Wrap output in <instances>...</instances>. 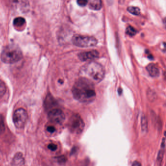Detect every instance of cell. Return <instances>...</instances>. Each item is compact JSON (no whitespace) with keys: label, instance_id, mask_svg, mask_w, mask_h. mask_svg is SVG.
Instances as JSON below:
<instances>
[{"label":"cell","instance_id":"1","mask_svg":"<svg viewBox=\"0 0 166 166\" xmlns=\"http://www.w3.org/2000/svg\"><path fill=\"white\" fill-rule=\"evenodd\" d=\"M72 94L76 100L82 103H90L96 98L94 83L90 80L81 77L75 82Z\"/></svg>","mask_w":166,"mask_h":166},{"label":"cell","instance_id":"2","mask_svg":"<svg viewBox=\"0 0 166 166\" xmlns=\"http://www.w3.org/2000/svg\"><path fill=\"white\" fill-rule=\"evenodd\" d=\"M81 77L90 80L94 83H98L104 77V70L98 63L91 62L84 65L80 70Z\"/></svg>","mask_w":166,"mask_h":166},{"label":"cell","instance_id":"3","mask_svg":"<svg viewBox=\"0 0 166 166\" xmlns=\"http://www.w3.org/2000/svg\"><path fill=\"white\" fill-rule=\"evenodd\" d=\"M22 58V51L16 45H8L2 50L1 54V61L7 64H12L20 61Z\"/></svg>","mask_w":166,"mask_h":166},{"label":"cell","instance_id":"4","mask_svg":"<svg viewBox=\"0 0 166 166\" xmlns=\"http://www.w3.org/2000/svg\"><path fill=\"white\" fill-rule=\"evenodd\" d=\"M74 45L80 47H90L97 45L98 41L96 38L91 36L75 35L72 38Z\"/></svg>","mask_w":166,"mask_h":166},{"label":"cell","instance_id":"5","mask_svg":"<svg viewBox=\"0 0 166 166\" xmlns=\"http://www.w3.org/2000/svg\"><path fill=\"white\" fill-rule=\"evenodd\" d=\"M68 125L71 132L76 134L81 133L85 127V124L81 116L77 114H75L71 117Z\"/></svg>","mask_w":166,"mask_h":166},{"label":"cell","instance_id":"6","mask_svg":"<svg viewBox=\"0 0 166 166\" xmlns=\"http://www.w3.org/2000/svg\"><path fill=\"white\" fill-rule=\"evenodd\" d=\"M28 118V113L24 109H18L13 114L14 124L17 128H22L25 125Z\"/></svg>","mask_w":166,"mask_h":166},{"label":"cell","instance_id":"7","mask_svg":"<svg viewBox=\"0 0 166 166\" xmlns=\"http://www.w3.org/2000/svg\"><path fill=\"white\" fill-rule=\"evenodd\" d=\"M48 118L51 122L58 124L63 123L66 119L64 112L59 109H55L50 111L48 114Z\"/></svg>","mask_w":166,"mask_h":166},{"label":"cell","instance_id":"8","mask_svg":"<svg viewBox=\"0 0 166 166\" xmlns=\"http://www.w3.org/2000/svg\"><path fill=\"white\" fill-rule=\"evenodd\" d=\"M12 7L20 12L25 13L29 9L28 0H10Z\"/></svg>","mask_w":166,"mask_h":166},{"label":"cell","instance_id":"9","mask_svg":"<svg viewBox=\"0 0 166 166\" xmlns=\"http://www.w3.org/2000/svg\"><path fill=\"white\" fill-rule=\"evenodd\" d=\"M98 56L99 53L96 50L80 53L78 55L79 59L83 62L93 60L98 58Z\"/></svg>","mask_w":166,"mask_h":166},{"label":"cell","instance_id":"10","mask_svg":"<svg viewBox=\"0 0 166 166\" xmlns=\"http://www.w3.org/2000/svg\"><path fill=\"white\" fill-rule=\"evenodd\" d=\"M146 69L150 75L152 77H157L159 76V70L155 64L153 63L149 64L147 66Z\"/></svg>","mask_w":166,"mask_h":166},{"label":"cell","instance_id":"11","mask_svg":"<svg viewBox=\"0 0 166 166\" xmlns=\"http://www.w3.org/2000/svg\"><path fill=\"white\" fill-rule=\"evenodd\" d=\"M87 5L90 9L98 10L102 7L101 0H87Z\"/></svg>","mask_w":166,"mask_h":166},{"label":"cell","instance_id":"12","mask_svg":"<svg viewBox=\"0 0 166 166\" xmlns=\"http://www.w3.org/2000/svg\"><path fill=\"white\" fill-rule=\"evenodd\" d=\"M25 24V19L22 17H17L13 21V25L16 28H22Z\"/></svg>","mask_w":166,"mask_h":166},{"label":"cell","instance_id":"13","mask_svg":"<svg viewBox=\"0 0 166 166\" xmlns=\"http://www.w3.org/2000/svg\"><path fill=\"white\" fill-rule=\"evenodd\" d=\"M164 148H165V138L163 139L162 146H161V149L159 150V153H158L157 159V163H158V165H161V163H162V160L163 158L164 154Z\"/></svg>","mask_w":166,"mask_h":166},{"label":"cell","instance_id":"14","mask_svg":"<svg viewBox=\"0 0 166 166\" xmlns=\"http://www.w3.org/2000/svg\"><path fill=\"white\" fill-rule=\"evenodd\" d=\"M13 165H24V159L22 157V154L19 153L16 154L13 161Z\"/></svg>","mask_w":166,"mask_h":166},{"label":"cell","instance_id":"15","mask_svg":"<svg viewBox=\"0 0 166 166\" xmlns=\"http://www.w3.org/2000/svg\"><path fill=\"white\" fill-rule=\"evenodd\" d=\"M141 125L142 132L146 133L148 131V121L145 115H142L141 117Z\"/></svg>","mask_w":166,"mask_h":166},{"label":"cell","instance_id":"16","mask_svg":"<svg viewBox=\"0 0 166 166\" xmlns=\"http://www.w3.org/2000/svg\"><path fill=\"white\" fill-rule=\"evenodd\" d=\"M127 10L130 13L134 15H138L140 13V10L137 7H130L127 8Z\"/></svg>","mask_w":166,"mask_h":166},{"label":"cell","instance_id":"17","mask_svg":"<svg viewBox=\"0 0 166 166\" xmlns=\"http://www.w3.org/2000/svg\"><path fill=\"white\" fill-rule=\"evenodd\" d=\"M7 91L6 85L2 80H0V98L3 97Z\"/></svg>","mask_w":166,"mask_h":166},{"label":"cell","instance_id":"18","mask_svg":"<svg viewBox=\"0 0 166 166\" xmlns=\"http://www.w3.org/2000/svg\"><path fill=\"white\" fill-rule=\"evenodd\" d=\"M147 97L150 101H154L157 98L156 93L152 90H149L147 92Z\"/></svg>","mask_w":166,"mask_h":166},{"label":"cell","instance_id":"19","mask_svg":"<svg viewBox=\"0 0 166 166\" xmlns=\"http://www.w3.org/2000/svg\"><path fill=\"white\" fill-rule=\"evenodd\" d=\"M5 127L4 119L2 115H0V135L4 133L5 131Z\"/></svg>","mask_w":166,"mask_h":166},{"label":"cell","instance_id":"20","mask_svg":"<svg viewBox=\"0 0 166 166\" xmlns=\"http://www.w3.org/2000/svg\"><path fill=\"white\" fill-rule=\"evenodd\" d=\"M126 33L130 36H133L136 34V31L134 28L130 26H128L126 29Z\"/></svg>","mask_w":166,"mask_h":166},{"label":"cell","instance_id":"21","mask_svg":"<svg viewBox=\"0 0 166 166\" xmlns=\"http://www.w3.org/2000/svg\"><path fill=\"white\" fill-rule=\"evenodd\" d=\"M77 4L80 7H85L88 4L87 0H77Z\"/></svg>","mask_w":166,"mask_h":166},{"label":"cell","instance_id":"22","mask_svg":"<svg viewBox=\"0 0 166 166\" xmlns=\"http://www.w3.org/2000/svg\"><path fill=\"white\" fill-rule=\"evenodd\" d=\"M48 149L50 150L51 151H55L57 149V146L54 143H50L48 145Z\"/></svg>","mask_w":166,"mask_h":166},{"label":"cell","instance_id":"23","mask_svg":"<svg viewBox=\"0 0 166 166\" xmlns=\"http://www.w3.org/2000/svg\"><path fill=\"white\" fill-rule=\"evenodd\" d=\"M47 131L48 132L52 133L55 132V131H56V129H55V127H53V126H48V127H47Z\"/></svg>","mask_w":166,"mask_h":166},{"label":"cell","instance_id":"24","mask_svg":"<svg viewBox=\"0 0 166 166\" xmlns=\"http://www.w3.org/2000/svg\"><path fill=\"white\" fill-rule=\"evenodd\" d=\"M65 159H66V158L64 157H60V158L58 159V160H59V162H60V163H64V162H66Z\"/></svg>","mask_w":166,"mask_h":166},{"label":"cell","instance_id":"25","mask_svg":"<svg viewBox=\"0 0 166 166\" xmlns=\"http://www.w3.org/2000/svg\"><path fill=\"white\" fill-rule=\"evenodd\" d=\"M132 165L133 166H141V164L139 162H137V161H135V162H133Z\"/></svg>","mask_w":166,"mask_h":166},{"label":"cell","instance_id":"26","mask_svg":"<svg viewBox=\"0 0 166 166\" xmlns=\"http://www.w3.org/2000/svg\"><path fill=\"white\" fill-rule=\"evenodd\" d=\"M118 93H119V95H121L122 93V89L121 88L118 89Z\"/></svg>","mask_w":166,"mask_h":166}]
</instances>
